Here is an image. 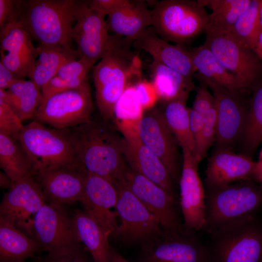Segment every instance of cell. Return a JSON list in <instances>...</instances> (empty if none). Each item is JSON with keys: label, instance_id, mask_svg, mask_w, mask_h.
I'll use <instances>...</instances> for the list:
<instances>
[{"label": "cell", "instance_id": "29", "mask_svg": "<svg viewBox=\"0 0 262 262\" xmlns=\"http://www.w3.org/2000/svg\"><path fill=\"white\" fill-rule=\"evenodd\" d=\"M0 166L14 183L36 172L28 154L16 138L0 133Z\"/></svg>", "mask_w": 262, "mask_h": 262}, {"label": "cell", "instance_id": "23", "mask_svg": "<svg viewBox=\"0 0 262 262\" xmlns=\"http://www.w3.org/2000/svg\"><path fill=\"white\" fill-rule=\"evenodd\" d=\"M84 210L91 214L113 236L117 226V214L111 211L115 207L118 192L115 185L107 180L95 175L83 174Z\"/></svg>", "mask_w": 262, "mask_h": 262}, {"label": "cell", "instance_id": "19", "mask_svg": "<svg viewBox=\"0 0 262 262\" xmlns=\"http://www.w3.org/2000/svg\"><path fill=\"white\" fill-rule=\"evenodd\" d=\"M0 62L19 79L28 77L37 57L38 50L17 18L0 29Z\"/></svg>", "mask_w": 262, "mask_h": 262}, {"label": "cell", "instance_id": "1", "mask_svg": "<svg viewBox=\"0 0 262 262\" xmlns=\"http://www.w3.org/2000/svg\"><path fill=\"white\" fill-rule=\"evenodd\" d=\"M67 129L82 174L101 177L115 185L124 179L128 165L123 137L106 124L92 120Z\"/></svg>", "mask_w": 262, "mask_h": 262}, {"label": "cell", "instance_id": "44", "mask_svg": "<svg viewBox=\"0 0 262 262\" xmlns=\"http://www.w3.org/2000/svg\"><path fill=\"white\" fill-rule=\"evenodd\" d=\"M134 86L144 111L153 107L158 97L152 82L140 78L134 83Z\"/></svg>", "mask_w": 262, "mask_h": 262}, {"label": "cell", "instance_id": "21", "mask_svg": "<svg viewBox=\"0 0 262 262\" xmlns=\"http://www.w3.org/2000/svg\"><path fill=\"white\" fill-rule=\"evenodd\" d=\"M127 165L160 186L177 199L174 182L160 159L142 142L138 132L123 136Z\"/></svg>", "mask_w": 262, "mask_h": 262}, {"label": "cell", "instance_id": "48", "mask_svg": "<svg viewBox=\"0 0 262 262\" xmlns=\"http://www.w3.org/2000/svg\"><path fill=\"white\" fill-rule=\"evenodd\" d=\"M190 124L195 142L198 137L204 121V116L198 114L192 108H189Z\"/></svg>", "mask_w": 262, "mask_h": 262}, {"label": "cell", "instance_id": "2", "mask_svg": "<svg viewBox=\"0 0 262 262\" xmlns=\"http://www.w3.org/2000/svg\"><path fill=\"white\" fill-rule=\"evenodd\" d=\"M131 41L111 35L106 52L93 71L97 104L105 120L114 121L117 100L133 79L141 78V62L131 49Z\"/></svg>", "mask_w": 262, "mask_h": 262}, {"label": "cell", "instance_id": "14", "mask_svg": "<svg viewBox=\"0 0 262 262\" xmlns=\"http://www.w3.org/2000/svg\"><path fill=\"white\" fill-rule=\"evenodd\" d=\"M144 144L162 162L174 182L180 180L179 145L164 119L163 112L153 107L146 110L138 126Z\"/></svg>", "mask_w": 262, "mask_h": 262}, {"label": "cell", "instance_id": "33", "mask_svg": "<svg viewBox=\"0 0 262 262\" xmlns=\"http://www.w3.org/2000/svg\"><path fill=\"white\" fill-rule=\"evenodd\" d=\"M251 94L245 127L239 143L240 153L253 158L262 142V81Z\"/></svg>", "mask_w": 262, "mask_h": 262}, {"label": "cell", "instance_id": "17", "mask_svg": "<svg viewBox=\"0 0 262 262\" xmlns=\"http://www.w3.org/2000/svg\"><path fill=\"white\" fill-rule=\"evenodd\" d=\"M33 235L41 250L48 253L80 242L75 231L72 214L64 206L47 202L33 217Z\"/></svg>", "mask_w": 262, "mask_h": 262}, {"label": "cell", "instance_id": "18", "mask_svg": "<svg viewBox=\"0 0 262 262\" xmlns=\"http://www.w3.org/2000/svg\"><path fill=\"white\" fill-rule=\"evenodd\" d=\"M180 179V204L184 226L196 231L205 226V190L198 172L199 162L189 151L182 149Z\"/></svg>", "mask_w": 262, "mask_h": 262}, {"label": "cell", "instance_id": "41", "mask_svg": "<svg viewBox=\"0 0 262 262\" xmlns=\"http://www.w3.org/2000/svg\"><path fill=\"white\" fill-rule=\"evenodd\" d=\"M87 87H90L87 77L65 79L54 76L41 88V92L46 99L59 92Z\"/></svg>", "mask_w": 262, "mask_h": 262}, {"label": "cell", "instance_id": "55", "mask_svg": "<svg viewBox=\"0 0 262 262\" xmlns=\"http://www.w3.org/2000/svg\"><path fill=\"white\" fill-rule=\"evenodd\" d=\"M259 262H262V259L260 260Z\"/></svg>", "mask_w": 262, "mask_h": 262}, {"label": "cell", "instance_id": "27", "mask_svg": "<svg viewBox=\"0 0 262 262\" xmlns=\"http://www.w3.org/2000/svg\"><path fill=\"white\" fill-rule=\"evenodd\" d=\"M40 251L35 240L0 217V262H27Z\"/></svg>", "mask_w": 262, "mask_h": 262}, {"label": "cell", "instance_id": "36", "mask_svg": "<svg viewBox=\"0 0 262 262\" xmlns=\"http://www.w3.org/2000/svg\"><path fill=\"white\" fill-rule=\"evenodd\" d=\"M144 110L137 97L134 83H131L117 100L114 110L115 127L122 135L138 132Z\"/></svg>", "mask_w": 262, "mask_h": 262}, {"label": "cell", "instance_id": "30", "mask_svg": "<svg viewBox=\"0 0 262 262\" xmlns=\"http://www.w3.org/2000/svg\"><path fill=\"white\" fill-rule=\"evenodd\" d=\"M0 98L12 108L22 121L34 117L44 98L41 89L32 80L19 79L7 90L0 89Z\"/></svg>", "mask_w": 262, "mask_h": 262}, {"label": "cell", "instance_id": "8", "mask_svg": "<svg viewBox=\"0 0 262 262\" xmlns=\"http://www.w3.org/2000/svg\"><path fill=\"white\" fill-rule=\"evenodd\" d=\"M204 45L235 79L239 91L251 93L262 81V63L255 52L239 42L229 31H206Z\"/></svg>", "mask_w": 262, "mask_h": 262}, {"label": "cell", "instance_id": "46", "mask_svg": "<svg viewBox=\"0 0 262 262\" xmlns=\"http://www.w3.org/2000/svg\"><path fill=\"white\" fill-rule=\"evenodd\" d=\"M128 0H89L90 7L101 12L105 16L127 2Z\"/></svg>", "mask_w": 262, "mask_h": 262}, {"label": "cell", "instance_id": "35", "mask_svg": "<svg viewBox=\"0 0 262 262\" xmlns=\"http://www.w3.org/2000/svg\"><path fill=\"white\" fill-rule=\"evenodd\" d=\"M188 50L193 63L199 74L228 89L239 91L234 78L204 44L188 49Z\"/></svg>", "mask_w": 262, "mask_h": 262}, {"label": "cell", "instance_id": "42", "mask_svg": "<svg viewBox=\"0 0 262 262\" xmlns=\"http://www.w3.org/2000/svg\"><path fill=\"white\" fill-rule=\"evenodd\" d=\"M91 67V65L82 59L71 60L64 64L55 76L65 79L87 77Z\"/></svg>", "mask_w": 262, "mask_h": 262}, {"label": "cell", "instance_id": "5", "mask_svg": "<svg viewBox=\"0 0 262 262\" xmlns=\"http://www.w3.org/2000/svg\"><path fill=\"white\" fill-rule=\"evenodd\" d=\"M16 139L28 154L36 173L60 167L78 168L67 129L59 130L48 127L33 120L24 126Z\"/></svg>", "mask_w": 262, "mask_h": 262}, {"label": "cell", "instance_id": "52", "mask_svg": "<svg viewBox=\"0 0 262 262\" xmlns=\"http://www.w3.org/2000/svg\"><path fill=\"white\" fill-rule=\"evenodd\" d=\"M253 51L262 63V33L260 34Z\"/></svg>", "mask_w": 262, "mask_h": 262}, {"label": "cell", "instance_id": "7", "mask_svg": "<svg viewBox=\"0 0 262 262\" xmlns=\"http://www.w3.org/2000/svg\"><path fill=\"white\" fill-rule=\"evenodd\" d=\"M209 235L211 262H259L262 259V221L258 217Z\"/></svg>", "mask_w": 262, "mask_h": 262}, {"label": "cell", "instance_id": "25", "mask_svg": "<svg viewBox=\"0 0 262 262\" xmlns=\"http://www.w3.org/2000/svg\"><path fill=\"white\" fill-rule=\"evenodd\" d=\"M109 31L134 40L152 26V11L144 0H128L108 15Z\"/></svg>", "mask_w": 262, "mask_h": 262}, {"label": "cell", "instance_id": "11", "mask_svg": "<svg viewBox=\"0 0 262 262\" xmlns=\"http://www.w3.org/2000/svg\"><path fill=\"white\" fill-rule=\"evenodd\" d=\"M93 109L90 87L69 90L44 99L35 120L52 128H72L91 120Z\"/></svg>", "mask_w": 262, "mask_h": 262}, {"label": "cell", "instance_id": "47", "mask_svg": "<svg viewBox=\"0 0 262 262\" xmlns=\"http://www.w3.org/2000/svg\"><path fill=\"white\" fill-rule=\"evenodd\" d=\"M19 79L0 62V89L7 90Z\"/></svg>", "mask_w": 262, "mask_h": 262}, {"label": "cell", "instance_id": "54", "mask_svg": "<svg viewBox=\"0 0 262 262\" xmlns=\"http://www.w3.org/2000/svg\"><path fill=\"white\" fill-rule=\"evenodd\" d=\"M260 15L261 18V23L262 27V0H260Z\"/></svg>", "mask_w": 262, "mask_h": 262}, {"label": "cell", "instance_id": "16", "mask_svg": "<svg viewBox=\"0 0 262 262\" xmlns=\"http://www.w3.org/2000/svg\"><path fill=\"white\" fill-rule=\"evenodd\" d=\"M105 15L83 1L73 26L72 37L80 59L92 66L106 52L111 40Z\"/></svg>", "mask_w": 262, "mask_h": 262}, {"label": "cell", "instance_id": "28", "mask_svg": "<svg viewBox=\"0 0 262 262\" xmlns=\"http://www.w3.org/2000/svg\"><path fill=\"white\" fill-rule=\"evenodd\" d=\"M38 53L28 77L41 89L66 63L79 59L76 50L70 47L39 45Z\"/></svg>", "mask_w": 262, "mask_h": 262}, {"label": "cell", "instance_id": "13", "mask_svg": "<svg viewBox=\"0 0 262 262\" xmlns=\"http://www.w3.org/2000/svg\"><path fill=\"white\" fill-rule=\"evenodd\" d=\"M124 181L132 192L159 221L164 234H175L185 228L177 199L163 188L128 166Z\"/></svg>", "mask_w": 262, "mask_h": 262}, {"label": "cell", "instance_id": "43", "mask_svg": "<svg viewBox=\"0 0 262 262\" xmlns=\"http://www.w3.org/2000/svg\"><path fill=\"white\" fill-rule=\"evenodd\" d=\"M199 82L193 102L192 109L198 114L204 115L216 105L215 98L208 89L207 85L201 80Z\"/></svg>", "mask_w": 262, "mask_h": 262}, {"label": "cell", "instance_id": "31", "mask_svg": "<svg viewBox=\"0 0 262 262\" xmlns=\"http://www.w3.org/2000/svg\"><path fill=\"white\" fill-rule=\"evenodd\" d=\"M148 68L158 98L164 102L189 96L195 88L193 82L157 61L153 60L148 65Z\"/></svg>", "mask_w": 262, "mask_h": 262}, {"label": "cell", "instance_id": "49", "mask_svg": "<svg viewBox=\"0 0 262 262\" xmlns=\"http://www.w3.org/2000/svg\"><path fill=\"white\" fill-rule=\"evenodd\" d=\"M252 177L262 183V148L260 152Z\"/></svg>", "mask_w": 262, "mask_h": 262}, {"label": "cell", "instance_id": "3", "mask_svg": "<svg viewBox=\"0 0 262 262\" xmlns=\"http://www.w3.org/2000/svg\"><path fill=\"white\" fill-rule=\"evenodd\" d=\"M205 226L209 234L258 217L262 211V183L252 177L205 190Z\"/></svg>", "mask_w": 262, "mask_h": 262}, {"label": "cell", "instance_id": "4", "mask_svg": "<svg viewBox=\"0 0 262 262\" xmlns=\"http://www.w3.org/2000/svg\"><path fill=\"white\" fill-rule=\"evenodd\" d=\"M82 1L19 0L17 19L40 45L70 47L73 28Z\"/></svg>", "mask_w": 262, "mask_h": 262}, {"label": "cell", "instance_id": "22", "mask_svg": "<svg viewBox=\"0 0 262 262\" xmlns=\"http://www.w3.org/2000/svg\"><path fill=\"white\" fill-rule=\"evenodd\" d=\"M256 164L253 158L229 149L216 148L209 159L206 188L222 186L252 177Z\"/></svg>", "mask_w": 262, "mask_h": 262}, {"label": "cell", "instance_id": "45", "mask_svg": "<svg viewBox=\"0 0 262 262\" xmlns=\"http://www.w3.org/2000/svg\"><path fill=\"white\" fill-rule=\"evenodd\" d=\"M19 1L0 0V29L9 21L17 18Z\"/></svg>", "mask_w": 262, "mask_h": 262}, {"label": "cell", "instance_id": "10", "mask_svg": "<svg viewBox=\"0 0 262 262\" xmlns=\"http://www.w3.org/2000/svg\"><path fill=\"white\" fill-rule=\"evenodd\" d=\"M197 79L203 81L215 98L217 109L216 148L232 150L243 132L249 107L246 95L228 89L207 79L198 72Z\"/></svg>", "mask_w": 262, "mask_h": 262}, {"label": "cell", "instance_id": "32", "mask_svg": "<svg viewBox=\"0 0 262 262\" xmlns=\"http://www.w3.org/2000/svg\"><path fill=\"white\" fill-rule=\"evenodd\" d=\"M189 96H184L165 102L163 112L169 128L182 149L196 155L195 142L191 132L189 108L186 106Z\"/></svg>", "mask_w": 262, "mask_h": 262}, {"label": "cell", "instance_id": "37", "mask_svg": "<svg viewBox=\"0 0 262 262\" xmlns=\"http://www.w3.org/2000/svg\"><path fill=\"white\" fill-rule=\"evenodd\" d=\"M229 32L239 42L253 51L262 33L260 0H251Z\"/></svg>", "mask_w": 262, "mask_h": 262}, {"label": "cell", "instance_id": "20", "mask_svg": "<svg viewBox=\"0 0 262 262\" xmlns=\"http://www.w3.org/2000/svg\"><path fill=\"white\" fill-rule=\"evenodd\" d=\"M34 177L48 203L64 206L77 201L82 203L84 176L78 168L65 166L44 169L37 172Z\"/></svg>", "mask_w": 262, "mask_h": 262}, {"label": "cell", "instance_id": "24", "mask_svg": "<svg viewBox=\"0 0 262 262\" xmlns=\"http://www.w3.org/2000/svg\"><path fill=\"white\" fill-rule=\"evenodd\" d=\"M133 46L147 52L153 60L173 69L193 82V76L197 70L188 49L182 45L168 43L158 35L151 26L133 40Z\"/></svg>", "mask_w": 262, "mask_h": 262}, {"label": "cell", "instance_id": "38", "mask_svg": "<svg viewBox=\"0 0 262 262\" xmlns=\"http://www.w3.org/2000/svg\"><path fill=\"white\" fill-rule=\"evenodd\" d=\"M217 133L216 104L204 115L201 132L195 141L196 160L199 163L215 141Z\"/></svg>", "mask_w": 262, "mask_h": 262}, {"label": "cell", "instance_id": "40", "mask_svg": "<svg viewBox=\"0 0 262 262\" xmlns=\"http://www.w3.org/2000/svg\"><path fill=\"white\" fill-rule=\"evenodd\" d=\"M24 126L10 106L0 98V133L16 139Z\"/></svg>", "mask_w": 262, "mask_h": 262}, {"label": "cell", "instance_id": "50", "mask_svg": "<svg viewBox=\"0 0 262 262\" xmlns=\"http://www.w3.org/2000/svg\"><path fill=\"white\" fill-rule=\"evenodd\" d=\"M13 182L11 179L3 172H0V186L2 188L10 189Z\"/></svg>", "mask_w": 262, "mask_h": 262}, {"label": "cell", "instance_id": "12", "mask_svg": "<svg viewBox=\"0 0 262 262\" xmlns=\"http://www.w3.org/2000/svg\"><path fill=\"white\" fill-rule=\"evenodd\" d=\"M197 232L185 227L142 244L141 262H211L208 246Z\"/></svg>", "mask_w": 262, "mask_h": 262}, {"label": "cell", "instance_id": "39", "mask_svg": "<svg viewBox=\"0 0 262 262\" xmlns=\"http://www.w3.org/2000/svg\"><path fill=\"white\" fill-rule=\"evenodd\" d=\"M87 251L81 242H78L49 252L42 258L43 262H94Z\"/></svg>", "mask_w": 262, "mask_h": 262}, {"label": "cell", "instance_id": "53", "mask_svg": "<svg viewBox=\"0 0 262 262\" xmlns=\"http://www.w3.org/2000/svg\"><path fill=\"white\" fill-rule=\"evenodd\" d=\"M27 262H43L42 256L34 257L31 261Z\"/></svg>", "mask_w": 262, "mask_h": 262}, {"label": "cell", "instance_id": "26", "mask_svg": "<svg viewBox=\"0 0 262 262\" xmlns=\"http://www.w3.org/2000/svg\"><path fill=\"white\" fill-rule=\"evenodd\" d=\"M72 214L78 239L94 262H111L108 240L111 233L85 210L76 209Z\"/></svg>", "mask_w": 262, "mask_h": 262}, {"label": "cell", "instance_id": "6", "mask_svg": "<svg viewBox=\"0 0 262 262\" xmlns=\"http://www.w3.org/2000/svg\"><path fill=\"white\" fill-rule=\"evenodd\" d=\"M151 11L155 32L164 40L180 45L205 32L209 15L195 0L158 1Z\"/></svg>", "mask_w": 262, "mask_h": 262}, {"label": "cell", "instance_id": "51", "mask_svg": "<svg viewBox=\"0 0 262 262\" xmlns=\"http://www.w3.org/2000/svg\"><path fill=\"white\" fill-rule=\"evenodd\" d=\"M110 255L111 262H130L112 246L110 247Z\"/></svg>", "mask_w": 262, "mask_h": 262}, {"label": "cell", "instance_id": "9", "mask_svg": "<svg viewBox=\"0 0 262 262\" xmlns=\"http://www.w3.org/2000/svg\"><path fill=\"white\" fill-rule=\"evenodd\" d=\"M115 186L118 192L115 208L120 224L113 236L127 243L143 244L162 236L163 232L159 221L129 189L124 180Z\"/></svg>", "mask_w": 262, "mask_h": 262}, {"label": "cell", "instance_id": "34", "mask_svg": "<svg viewBox=\"0 0 262 262\" xmlns=\"http://www.w3.org/2000/svg\"><path fill=\"white\" fill-rule=\"evenodd\" d=\"M211 10L205 32L229 31L251 0H198Z\"/></svg>", "mask_w": 262, "mask_h": 262}, {"label": "cell", "instance_id": "15", "mask_svg": "<svg viewBox=\"0 0 262 262\" xmlns=\"http://www.w3.org/2000/svg\"><path fill=\"white\" fill-rule=\"evenodd\" d=\"M46 202L34 176L27 177L13 183L4 195L0 205V217L23 229L33 238V218L31 217Z\"/></svg>", "mask_w": 262, "mask_h": 262}]
</instances>
